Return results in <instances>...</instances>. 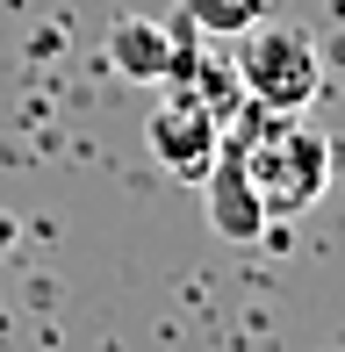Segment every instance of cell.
Returning a JSON list of instances; mask_svg holds the SVG:
<instances>
[{
  "label": "cell",
  "mask_w": 345,
  "mask_h": 352,
  "mask_svg": "<svg viewBox=\"0 0 345 352\" xmlns=\"http://www.w3.org/2000/svg\"><path fill=\"white\" fill-rule=\"evenodd\" d=\"M223 144L252 173L266 216H302L331 187V144L309 130L302 116H274V108L252 101V108H238V122H223Z\"/></svg>",
  "instance_id": "cell-1"
},
{
  "label": "cell",
  "mask_w": 345,
  "mask_h": 352,
  "mask_svg": "<svg viewBox=\"0 0 345 352\" xmlns=\"http://www.w3.org/2000/svg\"><path fill=\"white\" fill-rule=\"evenodd\" d=\"M238 87L245 101L274 108V116H309L324 94V58H317V36L288 14H266L238 36Z\"/></svg>",
  "instance_id": "cell-2"
},
{
  "label": "cell",
  "mask_w": 345,
  "mask_h": 352,
  "mask_svg": "<svg viewBox=\"0 0 345 352\" xmlns=\"http://www.w3.org/2000/svg\"><path fill=\"white\" fill-rule=\"evenodd\" d=\"M144 137H151V158H159L172 180H201V173L216 166V151H223V116H216L187 79H166V101L151 108Z\"/></svg>",
  "instance_id": "cell-3"
},
{
  "label": "cell",
  "mask_w": 345,
  "mask_h": 352,
  "mask_svg": "<svg viewBox=\"0 0 345 352\" xmlns=\"http://www.w3.org/2000/svg\"><path fill=\"white\" fill-rule=\"evenodd\" d=\"M194 187H201V201H209V230H216V237H230V245H259V237H266V223H274V216H266L252 173L238 166V151H230V144L216 151V166L201 173Z\"/></svg>",
  "instance_id": "cell-4"
},
{
  "label": "cell",
  "mask_w": 345,
  "mask_h": 352,
  "mask_svg": "<svg viewBox=\"0 0 345 352\" xmlns=\"http://www.w3.org/2000/svg\"><path fill=\"white\" fill-rule=\"evenodd\" d=\"M108 65H115V79L166 87L172 65H180V43H172V29L151 22V14H115V22H108Z\"/></svg>",
  "instance_id": "cell-5"
},
{
  "label": "cell",
  "mask_w": 345,
  "mask_h": 352,
  "mask_svg": "<svg viewBox=\"0 0 345 352\" xmlns=\"http://www.w3.org/2000/svg\"><path fill=\"white\" fill-rule=\"evenodd\" d=\"M266 14H274V0H180V22L194 36H245Z\"/></svg>",
  "instance_id": "cell-6"
}]
</instances>
